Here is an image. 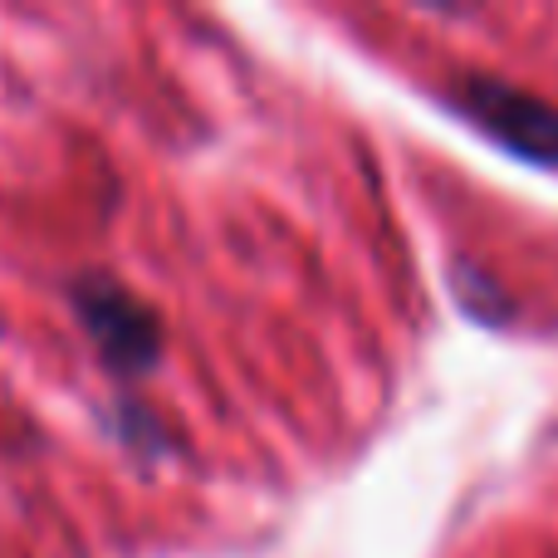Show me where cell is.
I'll return each mask as SVG.
<instances>
[{"mask_svg": "<svg viewBox=\"0 0 558 558\" xmlns=\"http://www.w3.org/2000/svg\"><path fill=\"white\" fill-rule=\"evenodd\" d=\"M69 304H74L84 333L94 338L108 373L143 377L157 367V357H162V318L128 284H118L104 270H88L69 284Z\"/></svg>", "mask_w": 558, "mask_h": 558, "instance_id": "1", "label": "cell"}, {"mask_svg": "<svg viewBox=\"0 0 558 558\" xmlns=\"http://www.w3.org/2000/svg\"><path fill=\"white\" fill-rule=\"evenodd\" d=\"M451 104L471 118L481 133H490L500 147L530 157V162H558V108L505 78H465L451 94Z\"/></svg>", "mask_w": 558, "mask_h": 558, "instance_id": "2", "label": "cell"}, {"mask_svg": "<svg viewBox=\"0 0 558 558\" xmlns=\"http://www.w3.org/2000/svg\"><path fill=\"white\" fill-rule=\"evenodd\" d=\"M113 426H118V436H123L128 446H137L143 456H157V451H162V436H157V416L143 412V407L123 402V407H118V416H113Z\"/></svg>", "mask_w": 558, "mask_h": 558, "instance_id": "3", "label": "cell"}]
</instances>
